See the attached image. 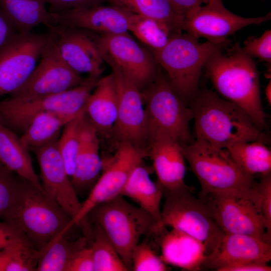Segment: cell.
<instances>
[{
  "mask_svg": "<svg viewBox=\"0 0 271 271\" xmlns=\"http://www.w3.org/2000/svg\"><path fill=\"white\" fill-rule=\"evenodd\" d=\"M189 106L194 120L195 139L226 149L240 143L270 139L237 104L210 90H200Z\"/></svg>",
  "mask_w": 271,
  "mask_h": 271,
  "instance_id": "cell-1",
  "label": "cell"
},
{
  "mask_svg": "<svg viewBox=\"0 0 271 271\" xmlns=\"http://www.w3.org/2000/svg\"><path fill=\"white\" fill-rule=\"evenodd\" d=\"M223 50L215 53L205 64L209 78L219 95L240 106L259 128L265 129L266 116L255 62L237 44L227 53Z\"/></svg>",
  "mask_w": 271,
  "mask_h": 271,
  "instance_id": "cell-2",
  "label": "cell"
},
{
  "mask_svg": "<svg viewBox=\"0 0 271 271\" xmlns=\"http://www.w3.org/2000/svg\"><path fill=\"white\" fill-rule=\"evenodd\" d=\"M3 219L38 250L74 226L71 217L46 193L19 177L14 200Z\"/></svg>",
  "mask_w": 271,
  "mask_h": 271,
  "instance_id": "cell-3",
  "label": "cell"
},
{
  "mask_svg": "<svg viewBox=\"0 0 271 271\" xmlns=\"http://www.w3.org/2000/svg\"><path fill=\"white\" fill-rule=\"evenodd\" d=\"M228 44L200 43L198 39L180 33L172 35L167 44L153 55L172 87L189 105L200 90V78L207 62Z\"/></svg>",
  "mask_w": 271,
  "mask_h": 271,
  "instance_id": "cell-4",
  "label": "cell"
},
{
  "mask_svg": "<svg viewBox=\"0 0 271 271\" xmlns=\"http://www.w3.org/2000/svg\"><path fill=\"white\" fill-rule=\"evenodd\" d=\"M88 217L98 225L113 244L129 270L132 252L144 236L157 235L162 227L150 213L118 196L95 206Z\"/></svg>",
  "mask_w": 271,
  "mask_h": 271,
  "instance_id": "cell-5",
  "label": "cell"
},
{
  "mask_svg": "<svg viewBox=\"0 0 271 271\" xmlns=\"http://www.w3.org/2000/svg\"><path fill=\"white\" fill-rule=\"evenodd\" d=\"M142 93L148 144L162 138L171 139L181 145L194 140L190 129L193 119L192 109L175 91L165 74L160 72Z\"/></svg>",
  "mask_w": 271,
  "mask_h": 271,
  "instance_id": "cell-6",
  "label": "cell"
},
{
  "mask_svg": "<svg viewBox=\"0 0 271 271\" xmlns=\"http://www.w3.org/2000/svg\"><path fill=\"white\" fill-rule=\"evenodd\" d=\"M181 146L199 182V198H203L212 193L245 191L254 187L253 177L238 167L226 149H218L195 139L192 143Z\"/></svg>",
  "mask_w": 271,
  "mask_h": 271,
  "instance_id": "cell-7",
  "label": "cell"
},
{
  "mask_svg": "<svg viewBox=\"0 0 271 271\" xmlns=\"http://www.w3.org/2000/svg\"><path fill=\"white\" fill-rule=\"evenodd\" d=\"M188 185L163 191L161 225L180 230L201 242L206 256L218 248L224 234L200 198L193 196Z\"/></svg>",
  "mask_w": 271,
  "mask_h": 271,
  "instance_id": "cell-8",
  "label": "cell"
},
{
  "mask_svg": "<svg viewBox=\"0 0 271 271\" xmlns=\"http://www.w3.org/2000/svg\"><path fill=\"white\" fill-rule=\"evenodd\" d=\"M101 156V174L72 220V224L80 227L81 230L90 225L88 214L95 206L121 196L132 171L148 157V148H140L128 141H121L113 154Z\"/></svg>",
  "mask_w": 271,
  "mask_h": 271,
  "instance_id": "cell-9",
  "label": "cell"
},
{
  "mask_svg": "<svg viewBox=\"0 0 271 271\" xmlns=\"http://www.w3.org/2000/svg\"><path fill=\"white\" fill-rule=\"evenodd\" d=\"M99 78L88 77L80 85L63 92L34 99L10 97L0 101V121L13 130L26 129L37 115L47 112L78 117L85 112L87 99Z\"/></svg>",
  "mask_w": 271,
  "mask_h": 271,
  "instance_id": "cell-10",
  "label": "cell"
},
{
  "mask_svg": "<svg viewBox=\"0 0 271 271\" xmlns=\"http://www.w3.org/2000/svg\"><path fill=\"white\" fill-rule=\"evenodd\" d=\"M200 199L225 233L246 234L266 241V224L256 182L247 191L212 193Z\"/></svg>",
  "mask_w": 271,
  "mask_h": 271,
  "instance_id": "cell-11",
  "label": "cell"
},
{
  "mask_svg": "<svg viewBox=\"0 0 271 271\" xmlns=\"http://www.w3.org/2000/svg\"><path fill=\"white\" fill-rule=\"evenodd\" d=\"M49 38L40 61L25 83L11 97L27 100L56 94L81 84L85 79L70 68L62 59L55 38L49 30Z\"/></svg>",
  "mask_w": 271,
  "mask_h": 271,
  "instance_id": "cell-12",
  "label": "cell"
},
{
  "mask_svg": "<svg viewBox=\"0 0 271 271\" xmlns=\"http://www.w3.org/2000/svg\"><path fill=\"white\" fill-rule=\"evenodd\" d=\"M95 39L104 62L119 68L142 91L155 79L158 64L154 57L128 33L100 35Z\"/></svg>",
  "mask_w": 271,
  "mask_h": 271,
  "instance_id": "cell-13",
  "label": "cell"
},
{
  "mask_svg": "<svg viewBox=\"0 0 271 271\" xmlns=\"http://www.w3.org/2000/svg\"><path fill=\"white\" fill-rule=\"evenodd\" d=\"M49 38V33H18L0 49V96L12 94L28 80Z\"/></svg>",
  "mask_w": 271,
  "mask_h": 271,
  "instance_id": "cell-14",
  "label": "cell"
},
{
  "mask_svg": "<svg viewBox=\"0 0 271 271\" xmlns=\"http://www.w3.org/2000/svg\"><path fill=\"white\" fill-rule=\"evenodd\" d=\"M113 74L117 97V117L112 132L118 142L128 141L148 148L146 118L142 93L117 66L108 64Z\"/></svg>",
  "mask_w": 271,
  "mask_h": 271,
  "instance_id": "cell-15",
  "label": "cell"
},
{
  "mask_svg": "<svg viewBox=\"0 0 271 271\" xmlns=\"http://www.w3.org/2000/svg\"><path fill=\"white\" fill-rule=\"evenodd\" d=\"M270 13L255 18L242 17L226 9L221 0L201 6L185 18L183 30L198 39L202 37L217 44L229 43L227 38L240 29L259 25L270 19Z\"/></svg>",
  "mask_w": 271,
  "mask_h": 271,
  "instance_id": "cell-16",
  "label": "cell"
},
{
  "mask_svg": "<svg viewBox=\"0 0 271 271\" xmlns=\"http://www.w3.org/2000/svg\"><path fill=\"white\" fill-rule=\"evenodd\" d=\"M48 29L53 34L60 56L70 68L79 74L100 78L104 61L95 36L83 30L60 25H53Z\"/></svg>",
  "mask_w": 271,
  "mask_h": 271,
  "instance_id": "cell-17",
  "label": "cell"
},
{
  "mask_svg": "<svg viewBox=\"0 0 271 271\" xmlns=\"http://www.w3.org/2000/svg\"><path fill=\"white\" fill-rule=\"evenodd\" d=\"M57 141L36 149L42 186L46 194L72 218L78 213L81 203L59 154Z\"/></svg>",
  "mask_w": 271,
  "mask_h": 271,
  "instance_id": "cell-18",
  "label": "cell"
},
{
  "mask_svg": "<svg viewBox=\"0 0 271 271\" xmlns=\"http://www.w3.org/2000/svg\"><path fill=\"white\" fill-rule=\"evenodd\" d=\"M50 13L53 25L88 30L100 35L129 32L131 12L115 6L98 4Z\"/></svg>",
  "mask_w": 271,
  "mask_h": 271,
  "instance_id": "cell-19",
  "label": "cell"
},
{
  "mask_svg": "<svg viewBox=\"0 0 271 271\" xmlns=\"http://www.w3.org/2000/svg\"><path fill=\"white\" fill-rule=\"evenodd\" d=\"M271 260V244L242 234L224 233L216 250L207 256L202 269L222 271L244 263L267 264Z\"/></svg>",
  "mask_w": 271,
  "mask_h": 271,
  "instance_id": "cell-20",
  "label": "cell"
},
{
  "mask_svg": "<svg viewBox=\"0 0 271 271\" xmlns=\"http://www.w3.org/2000/svg\"><path fill=\"white\" fill-rule=\"evenodd\" d=\"M79 138L75 170L71 178L77 194L90 190L98 179L102 168L99 135L85 112L80 119Z\"/></svg>",
  "mask_w": 271,
  "mask_h": 271,
  "instance_id": "cell-21",
  "label": "cell"
},
{
  "mask_svg": "<svg viewBox=\"0 0 271 271\" xmlns=\"http://www.w3.org/2000/svg\"><path fill=\"white\" fill-rule=\"evenodd\" d=\"M148 157L163 191L187 185L185 182L186 159L178 142L167 138L156 139L149 144Z\"/></svg>",
  "mask_w": 271,
  "mask_h": 271,
  "instance_id": "cell-22",
  "label": "cell"
},
{
  "mask_svg": "<svg viewBox=\"0 0 271 271\" xmlns=\"http://www.w3.org/2000/svg\"><path fill=\"white\" fill-rule=\"evenodd\" d=\"M162 260L183 270H199L207 256L203 243L180 230L165 228L156 235Z\"/></svg>",
  "mask_w": 271,
  "mask_h": 271,
  "instance_id": "cell-23",
  "label": "cell"
},
{
  "mask_svg": "<svg viewBox=\"0 0 271 271\" xmlns=\"http://www.w3.org/2000/svg\"><path fill=\"white\" fill-rule=\"evenodd\" d=\"M117 97L112 73L100 78L86 103L85 112L98 135L112 132L117 117Z\"/></svg>",
  "mask_w": 271,
  "mask_h": 271,
  "instance_id": "cell-24",
  "label": "cell"
},
{
  "mask_svg": "<svg viewBox=\"0 0 271 271\" xmlns=\"http://www.w3.org/2000/svg\"><path fill=\"white\" fill-rule=\"evenodd\" d=\"M143 163L137 166L129 176L121 194L136 202L161 225V203L163 191L150 178V170Z\"/></svg>",
  "mask_w": 271,
  "mask_h": 271,
  "instance_id": "cell-25",
  "label": "cell"
},
{
  "mask_svg": "<svg viewBox=\"0 0 271 271\" xmlns=\"http://www.w3.org/2000/svg\"><path fill=\"white\" fill-rule=\"evenodd\" d=\"M0 162L19 177L45 192L34 169L29 151L15 132L1 121Z\"/></svg>",
  "mask_w": 271,
  "mask_h": 271,
  "instance_id": "cell-26",
  "label": "cell"
},
{
  "mask_svg": "<svg viewBox=\"0 0 271 271\" xmlns=\"http://www.w3.org/2000/svg\"><path fill=\"white\" fill-rule=\"evenodd\" d=\"M46 0H0V9L20 33L31 32L43 24L53 25Z\"/></svg>",
  "mask_w": 271,
  "mask_h": 271,
  "instance_id": "cell-27",
  "label": "cell"
},
{
  "mask_svg": "<svg viewBox=\"0 0 271 271\" xmlns=\"http://www.w3.org/2000/svg\"><path fill=\"white\" fill-rule=\"evenodd\" d=\"M76 117L52 112L39 114L23 131L20 141L29 151H33L57 141L64 125Z\"/></svg>",
  "mask_w": 271,
  "mask_h": 271,
  "instance_id": "cell-28",
  "label": "cell"
},
{
  "mask_svg": "<svg viewBox=\"0 0 271 271\" xmlns=\"http://www.w3.org/2000/svg\"><path fill=\"white\" fill-rule=\"evenodd\" d=\"M69 231L62 232L40 250L36 271H67L74 254L81 248L89 245L84 236L72 239Z\"/></svg>",
  "mask_w": 271,
  "mask_h": 271,
  "instance_id": "cell-29",
  "label": "cell"
},
{
  "mask_svg": "<svg viewBox=\"0 0 271 271\" xmlns=\"http://www.w3.org/2000/svg\"><path fill=\"white\" fill-rule=\"evenodd\" d=\"M133 14L150 18L166 25L173 34L182 33L184 18L169 0H101Z\"/></svg>",
  "mask_w": 271,
  "mask_h": 271,
  "instance_id": "cell-30",
  "label": "cell"
},
{
  "mask_svg": "<svg viewBox=\"0 0 271 271\" xmlns=\"http://www.w3.org/2000/svg\"><path fill=\"white\" fill-rule=\"evenodd\" d=\"M230 157L247 174L253 177L271 173V151L261 141L240 143L226 149Z\"/></svg>",
  "mask_w": 271,
  "mask_h": 271,
  "instance_id": "cell-31",
  "label": "cell"
},
{
  "mask_svg": "<svg viewBox=\"0 0 271 271\" xmlns=\"http://www.w3.org/2000/svg\"><path fill=\"white\" fill-rule=\"evenodd\" d=\"M129 31L150 48L152 53L163 48L173 35L163 23L152 18L131 13Z\"/></svg>",
  "mask_w": 271,
  "mask_h": 271,
  "instance_id": "cell-32",
  "label": "cell"
},
{
  "mask_svg": "<svg viewBox=\"0 0 271 271\" xmlns=\"http://www.w3.org/2000/svg\"><path fill=\"white\" fill-rule=\"evenodd\" d=\"M91 248L94 271L129 270L102 229L93 224Z\"/></svg>",
  "mask_w": 271,
  "mask_h": 271,
  "instance_id": "cell-33",
  "label": "cell"
},
{
  "mask_svg": "<svg viewBox=\"0 0 271 271\" xmlns=\"http://www.w3.org/2000/svg\"><path fill=\"white\" fill-rule=\"evenodd\" d=\"M81 115L64 125L57 141L58 151L70 178L74 172L79 147V124Z\"/></svg>",
  "mask_w": 271,
  "mask_h": 271,
  "instance_id": "cell-34",
  "label": "cell"
},
{
  "mask_svg": "<svg viewBox=\"0 0 271 271\" xmlns=\"http://www.w3.org/2000/svg\"><path fill=\"white\" fill-rule=\"evenodd\" d=\"M170 268L147 241L139 243L132 252L131 270L166 271Z\"/></svg>",
  "mask_w": 271,
  "mask_h": 271,
  "instance_id": "cell-35",
  "label": "cell"
},
{
  "mask_svg": "<svg viewBox=\"0 0 271 271\" xmlns=\"http://www.w3.org/2000/svg\"><path fill=\"white\" fill-rule=\"evenodd\" d=\"M40 255V250L28 241L16 249L5 271L35 270Z\"/></svg>",
  "mask_w": 271,
  "mask_h": 271,
  "instance_id": "cell-36",
  "label": "cell"
},
{
  "mask_svg": "<svg viewBox=\"0 0 271 271\" xmlns=\"http://www.w3.org/2000/svg\"><path fill=\"white\" fill-rule=\"evenodd\" d=\"M242 51L251 58L271 63V31L267 30L258 38L249 37L243 43Z\"/></svg>",
  "mask_w": 271,
  "mask_h": 271,
  "instance_id": "cell-37",
  "label": "cell"
},
{
  "mask_svg": "<svg viewBox=\"0 0 271 271\" xmlns=\"http://www.w3.org/2000/svg\"><path fill=\"white\" fill-rule=\"evenodd\" d=\"M19 178L4 165L0 166V218H3L14 200Z\"/></svg>",
  "mask_w": 271,
  "mask_h": 271,
  "instance_id": "cell-38",
  "label": "cell"
},
{
  "mask_svg": "<svg viewBox=\"0 0 271 271\" xmlns=\"http://www.w3.org/2000/svg\"><path fill=\"white\" fill-rule=\"evenodd\" d=\"M256 187L260 196V207L266 224L265 241L271 244V173L261 176Z\"/></svg>",
  "mask_w": 271,
  "mask_h": 271,
  "instance_id": "cell-39",
  "label": "cell"
},
{
  "mask_svg": "<svg viewBox=\"0 0 271 271\" xmlns=\"http://www.w3.org/2000/svg\"><path fill=\"white\" fill-rule=\"evenodd\" d=\"M67 271H94L92 252L89 245L81 248L74 254Z\"/></svg>",
  "mask_w": 271,
  "mask_h": 271,
  "instance_id": "cell-40",
  "label": "cell"
},
{
  "mask_svg": "<svg viewBox=\"0 0 271 271\" xmlns=\"http://www.w3.org/2000/svg\"><path fill=\"white\" fill-rule=\"evenodd\" d=\"M50 6L51 12H58L74 8L100 4L101 0H46Z\"/></svg>",
  "mask_w": 271,
  "mask_h": 271,
  "instance_id": "cell-41",
  "label": "cell"
},
{
  "mask_svg": "<svg viewBox=\"0 0 271 271\" xmlns=\"http://www.w3.org/2000/svg\"><path fill=\"white\" fill-rule=\"evenodd\" d=\"M176 11L184 19L210 0H169Z\"/></svg>",
  "mask_w": 271,
  "mask_h": 271,
  "instance_id": "cell-42",
  "label": "cell"
},
{
  "mask_svg": "<svg viewBox=\"0 0 271 271\" xmlns=\"http://www.w3.org/2000/svg\"><path fill=\"white\" fill-rule=\"evenodd\" d=\"M19 33L0 9V49Z\"/></svg>",
  "mask_w": 271,
  "mask_h": 271,
  "instance_id": "cell-43",
  "label": "cell"
},
{
  "mask_svg": "<svg viewBox=\"0 0 271 271\" xmlns=\"http://www.w3.org/2000/svg\"><path fill=\"white\" fill-rule=\"evenodd\" d=\"M29 241L26 237L0 250V271H5L7 264L11 259L16 249L21 245Z\"/></svg>",
  "mask_w": 271,
  "mask_h": 271,
  "instance_id": "cell-44",
  "label": "cell"
},
{
  "mask_svg": "<svg viewBox=\"0 0 271 271\" xmlns=\"http://www.w3.org/2000/svg\"><path fill=\"white\" fill-rule=\"evenodd\" d=\"M271 267L267 264L258 263H244L226 267L222 271H270Z\"/></svg>",
  "mask_w": 271,
  "mask_h": 271,
  "instance_id": "cell-45",
  "label": "cell"
},
{
  "mask_svg": "<svg viewBox=\"0 0 271 271\" xmlns=\"http://www.w3.org/2000/svg\"><path fill=\"white\" fill-rule=\"evenodd\" d=\"M27 237L23 233L13 236H0V250Z\"/></svg>",
  "mask_w": 271,
  "mask_h": 271,
  "instance_id": "cell-46",
  "label": "cell"
},
{
  "mask_svg": "<svg viewBox=\"0 0 271 271\" xmlns=\"http://www.w3.org/2000/svg\"><path fill=\"white\" fill-rule=\"evenodd\" d=\"M22 233L15 226L6 222H0V236H13Z\"/></svg>",
  "mask_w": 271,
  "mask_h": 271,
  "instance_id": "cell-47",
  "label": "cell"
},
{
  "mask_svg": "<svg viewBox=\"0 0 271 271\" xmlns=\"http://www.w3.org/2000/svg\"><path fill=\"white\" fill-rule=\"evenodd\" d=\"M265 97L266 99V100L270 105L271 104V82L270 80L268 83L267 85L266 86V88L265 89Z\"/></svg>",
  "mask_w": 271,
  "mask_h": 271,
  "instance_id": "cell-48",
  "label": "cell"
},
{
  "mask_svg": "<svg viewBox=\"0 0 271 271\" xmlns=\"http://www.w3.org/2000/svg\"><path fill=\"white\" fill-rule=\"evenodd\" d=\"M219 1V0H210L209 3L212 2H214V1Z\"/></svg>",
  "mask_w": 271,
  "mask_h": 271,
  "instance_id": "cell-49",
  "label": "cell"
},
{
  "mask_svg": "<svg viewBox=\"0 0 271 271\" xmlns=\"http://www.w3.org/2000/svg\"><path fill=\"white\" fill-rule=\"evenodd\" d=\"M2 165H3L0 162V166H1Z\"/></svg>",
  "mask_w": 271,
  "mask_h": 271,
  "instance_id": "cell-50",
  "label": "cell"
}]
</instances>
